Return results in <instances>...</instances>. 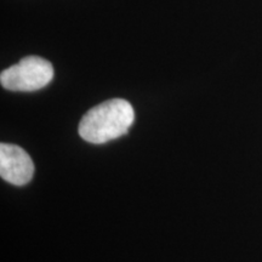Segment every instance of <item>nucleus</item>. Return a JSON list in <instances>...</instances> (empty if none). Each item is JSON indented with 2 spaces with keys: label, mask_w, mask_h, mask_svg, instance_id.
<instances>
[{
  "label": "nucleus",
  "mask_w": 262,
  "mask_h": 262,
  "mask_svg": "<svg viewBox=\"0 0 262 262\" xmlns=\"http://www.w3.org/2000/svg\"><path fill=\"white\" fill-rule=\"evenodd\" d=\"M135 120L130 102L112 98L88 111L79 123L81 139L95 145L106 143L125 135Z\"/></svg>",
  "instance_id": "nucleus-1"
},
{
  "label": "nucleus",
  "mask_w": 262,
  "mask_h": 262,
  "mask_svg": "<svg viewBox=\"0 0 262 262\" xmlns=\"http://www.w3.org/2000/svg\"><path fill=\"white\" fill-rule=\"evenodd\" d=\"M52 78L54 67L50 62L39 56H27L3 71L0 83L6 90L32 93L47 86Z\"/></svg>",
  "instance_id": "nucleus-2"
},
{
  "label": "nucleus",
  "mask_w": 262,
  "mask_h": 262,
  "mask_svg": "<svg viewBox=\"0 0 262 262\" xmlns=\"http://www.w3.org/2000/svg\"><path fill=\"white\" fill-rule=\"evenodd\" d=\"M34 173V163L24 148L12 143L0 145V176L15 186H25Z\"/></svg>",
  "instance_id": "nucleus-3"
}]
</instances>
